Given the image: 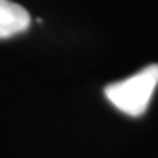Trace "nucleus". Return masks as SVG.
I'll return each mask as SVG.
<instances>
[{
  "instance_id": "obj_1",
  "label": "nucleus",
  "mask_w": 158,
  "mask_h": 158,
  "mask_svg": "<svg viewBox=\"0 0 158 158\" xmlns=\"http://www.w3.org/2000/svg\"><path fill=\"white\" fill-rule=\"evenodd\" d=\"M158 85V64H149L129 78L104 88L107 100L120 111L138 117L147 111Z\"/></svg>"
},
{
  "instance_id": "obj_2",
  "label": "nucleus",
  "mask_w": 158,
  "mask_h": 158,
  "mask_svg": "<svg viewBox=\"0 0 158 158\" xmlns=\"http://www.w3.org/2000/svg\"><path fill=\"white\" fill-rule=\"evenodd\" d=\"M31 25L28 10L10 0H0V40L27 31Z\"/></svg>"
}]
</instances>
